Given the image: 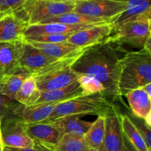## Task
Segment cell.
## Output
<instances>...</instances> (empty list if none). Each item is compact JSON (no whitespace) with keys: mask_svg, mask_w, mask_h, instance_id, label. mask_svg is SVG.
Instances as JSON below:
<instances>
[{"mask_svg":"<svg viewBox=\"0 0 151 151\" xmlns=\"http://www.w3.org/2000/svg\"><path fill=\"white\" fill-rule=\"evenodd\" d=\"M117 47L109 40L84 49L82 54L71 65L78 77L86 76L98 81L103 88V94L114 103L120 100L119 81L120 58Z\"/></svg>","mask_w":151,"mask_h":151,"instance_id":"obj_1","label":"cell"},{"mask_svg":"<svg viewBox=\"0 0 151 151\" xmlns=\"http://www.w3.org/2000/svg\"><path fill=\"white\" fill-rule=\"evenodd\" d=\"M151 83V52L144 48L129 52L120 58L119 94L125 97L128 92Z\"/></svg>","mask_w":151,"mask_h":151,"instance_id":"obj_2","label":"cell"},{"mask_svg":"<svg viewBox=\"0 0 151 151\" xmlns=\"http://www.w3.org/2000/svg\"><path fill=\"white\" fill-rule=\"evenodd\" d=\"M114 103L109 100L102 92L85 94L60 103L47 120H53L68 115H97L105 116L112 108Z\"/></svg>","mask_w":151,"mask_h":151,"instance_id":"obj_3","label":"cell"},{"mask_svg":"<svg viewBox=\"0 0 151 151\" xmlns=\"http://www.w3.org/2000/svg\"><path fill=\"white\" fill-rule=\"evenodd\" d=\"M150 24L151 16H144L119 24H114L113 32L109 36V40L119 51L122 50L124 44L142 49L145 41L151 36Z\"/></svg>","mask_w":151,"mask_h":151,"instance_id":"obj_4","label":"cell"},{"mask_svg":"<svg viewBox=\"0 0 151 151\" xmlns=\"http://www.w3.org/2000/svg\"><path fill=\"white\" fill-rule=\"evenodd\" d=\"M76 4L62 3L48 0H30L19 13L16 14L29 25L38 24L55 16L73 11Z\"/></svg>","mask_w":151,"mask_h":151,"instance_id":"obj_5","label":"cell"},{"mask_svg":"<svg viewBox=\"0 0 151 151\" xmlns=\"http://www.w3.org/2000/svg\"><path fill=\"white\" fill-rule=\"evenodd\" d=\"M127 5V2L118 0H85L77 3L73 12L114 23L126 10Z\"/></svg>","mask_w":151,"mask_h":151,"instance_id":"obj_6","label":"cell"},{"mask_svg":"<svg viewBox=\"0 0 151 151\" xmlns=\"http://www.w3.org/2000/svg\"><path fill=\"white\" fill-rule=\"evenodd\" d=\"M105 137L102 149L105 151L123 150V133L119 109L114 104L105 114Z\"/></svg>","mask_w":151,"mask_h":151,"instance_id":"obj_7","label":"cell"},{"mask_svg":"<svg viewBox=\"0 0 151 151\" xmlns=\"http://www.w3.org/2000/svg\"><path fill=\"white\" fill-rule=\"evenodd\" d=\"M1 137L3 147L25 148L35 145V142L25 132L22 120L18 117L7 119L1 124Z\"/></svg>","mask_w":151,"mask_h":151,"instance_id":"obj_8","label":"cell"},{"mask_svg":"<svg viewBox=\"0 0 151 151\" xmlns=\"http://www.w3.org/2000/svg\"><path fill=\"white\" fill-rule=\"evenodd\" d=\"M113 29L114 24L111 23L94 25L72 34L67 42L84 50L106 41L111 35Z\"/></svg>","mask_w":151,"mask_h":151,"instance_id":"obj_9","label":"cell"},{"mask_svg":"<svg viewBox=\"0 0 151 151\" xmlns=\"http://www.w3.org/2000/svg\"><path fill=\"white\" fill-rule=\"evenodd\" d=\"M32 77L35 79L37 88L40 91L65 88L78 80V75L71 69V66Z\"/></svg>","mask_w":151,"mask_h":151,"instance_id":"obj_10","label":"cell"},{"mask_svg":"<svg viewBox=\"0 0 151 151\" xmlns=\"http://www.w3.org/2000/svg\"><path fill=\"white\" fill-rule=\"evenodd\" d=\"M58 60L59 59L47 56L24 41L23 51L19 59V69L31 75Z\"/></svg>","mask_w":151,"mask_h":151,"instance_id":"obj_11","label":"cell"},{"mask_svg":"<svg viewBox=\"0 0 151 151\" xmlns=\"http://www.w3.org/2000/svg\"><path fill=\"white\" fill-rule=\"evenodd\" d=\"M22 125L27 134L34 142L50 147L54 146L63 136L50 122L26 123L22 121Z\"/></svg>","mask_w":151,"mask_h":151,"instance_id":"obj_12","label":"cell"},{"mask_svg":"<svg viewBox=\"0 0 151 151\" xmlns=\"http://www.w3.org/2000/svg\"><path fill=\"white\" fill-rule=\"evenodd\" d=\"M23 41L0 43V67L6 76L19 69V59L23 51Z\"/></svg>","mask_w":151,"mask_h":151,"instance_id":"obj_13","label":"cell"},{"mask_svg":"<svg viewBox=\"0 0 151 151\" xmlns=\"http://www.w3.org/2000/svg\"><path fill=\"white\" fill-rule=\"evenodd\" d=\"M29 24L16 15H9L0 19V43L23 41Z\"/></svg>","mask_w":151,"mask_h":151,"instance_id":"obj_14","label":"cell"},{"mask_svg":"<svg viewBox=\"0 0 151 151\" xmlns=\"http://www.w3.org/2000/svg\"><path fill=\"white\" fill-rule=\"evenodd\" d=\"M26 42L39 50L47 56L55 59H65L78 57L82 54L84 50L83 49L80 48L67 41L61 43H38L34 41H26Z\"/></svg>","mask_w":151,"mask_h":151,"instance_id":"obj_15","label":"cell"},{"mask_svg":"<svg viewBox=\"0 0 151 151\" xmlns=\"http://www.w3.org/2000/svg\"><path fill=\"white\" fill-rule=\"evenodd\" d=\"M85 94L81 83L78 80L65 88L40 91L39 97L32 106L49 103H63Z\"/></svg>","mask_w":151,"mask_h":151,"instance_id":"obj_16","label":"cell"},{"mask_svg":"<svg viewBox=\"0 0 151 151\" xmlns=\"http://www.w3.org/2000/svg\"><path fill=\"white\" fill-rule=\"evenodd\" d=\"M58 103H49L24 106L20 104L14 111L15 116L26 123H37L47 120Z\"/></svg>","mask_w":151,"mask_h":151,"instance_id":"obj_17","label":"cell"},{"mask_svg":"<svg viewBox=\"0 0 151 151\" xmlns=\"http://www.w3.org/2000/svg\"><path fill=\"white\" fill-rule=\"evenodd\" d=\"M94 25L97 24H66L61 23H50L29 25L25 31L24 38L31 35H43V34H53V35L73 34L78 31L90 27Z\"/></svg>","mask_w":151,"mask_h":151,"instance_id":"obj_18","label":"cell"},{"mask_svg":"<svg viewBox=\"0 0 151 151\" xmlns=\"http://www.w3.org/2000/svg\"><path fill=\"white\" fill-rule=\"evenodd\" d=\"M82 115H68L57 118L53 120L48 121L52 124L58 131L61 133L62 135L66 134H75L83 137L84 134L87 132L91 127V122L83 120L81 119Z\"/></svg>","mask_w":151,"mask_h":151,"instance_id":"obj_19","label":"cell"},{"mask_svg":"<svg viewBox=\"0 0 151 151\" xmlns=\"http://www.w3.org/2000/svg\"><path fill=\"white\" fill-rule=\"evenodd\" d=\"M125 97L128 100L133 114L145 119L151 114V97L143 88L133 90Z\"/></svg>","mask_w":151,"mask_h":151,"instance_id":"obj_20","label":"cell"},{"mask_svg":"<svg viewBox=\"0 0 151 151\" xmlns=\"http://www.w3.org/2000/svg\"><path fill=\"white\" fill-rule=\"evenodd\" d=\"M127 2V8L117 19L114 24L135 20L144 16H151V0H118Z\"/></svg>","mask_w":151,"mask_h":151,"instance_id":"obj_21","label":"cell"},{"mask_svg":"<svg viewBox=\"0 0 151 151\" xmlns=\"http://www.w3.org/2000/svg\"><path fill=\"white\" fill-rule=\"evenodd\" d=\"M50 23H61L66 24H102L112 23L110 20L99 18L91 17L86 15L80 14L75 12H69L60 16H55L41 22L38 24Z\"/></svg>","mask_w":151,"mask_h":151,"instance_id":"obj_22","label":"cell"},{"mask_svg":"<svg viewBox=\"0 0 151 151\" xmlns=\"http://www.w3.org/2000/svg\"><path fill=\"white\" fill-rule=\"evenodd\" d=\"M105 137V116H98L83 135V139L91 149H101Z\"/></svg>","mask_w":151,"mask_h":151,"instance_id":"obj_23","label":"cell"},{"mask_svg":"<svg viewBox=\"0 0 151 151\" xmlns=\"http://www.w3.org/2000/svg\"><path fill=\"white\" fill-rule=\"evenodd\" d=\"M29 76H30V75L22 72L21 69H19L13 75H7L0 83V93L10 99L15 100L16 93L22 86L24 81Z\"/></svg>","mask_w":151,"mask_h":151,"instance_id":"obj_24","label":"cell"},{"mask_svg":"<svg viewBox=\"0 0 151 151\" xmlns=\"http://www.w3.org/2000/svg\"><path fill=\"white\" fill-rule=\"evenodd\" d=\"M121 125H122V133L128 138L130 142L139 151H147L148 147L143 139L139 131L135 128L132 122L130 121L128 116L124 113H121L119 110Z\"/></svg>","mask_w":151,"mask_h":151,"instance_id":"obj_25","label":"cell"},{"mask_svg":"<svg viewBox=\"0 0 151 151\" xmlns=\"http://www.w3.org/2000/svg\"><path fill=\"white\" fill-rule=\"evenodd\" d=\"M54 151H88L91 150L83 137L75 134H63L58 142L51 147Z\"/></svg>","mask_w":151,"mask_h":151,"instance_id":"obj_26","label":"cell"},{"mask_svg":"<svg viewBox=\"0 0 151 151\" xmlns=\"http://www.w3.org/2000/svg\"><path fill=\"white\" fill-rule=\"evenodd\" d=\"M40 91L37 88L35 79L29 76L22 83L15 96V100L24 106H32L38 99Z\"/></svg>","mask_w":151,"mask_h":151,"instance_id":"obj_27","label":"cell"},{"mask_svg":"<svg viewBox=\"0 0 151 151\" xmlns=\"http://www.w3.org/2000/svg\"><path fill=\"white\" fill-rule=\"evenodd\" d=\"M20 105L15 100H12L0 93V121L1 124L7 119L17 117L14 111Z\"/></svg>","mask_w":151,"mask_h":151,"instance_id":"obj_28","label":"cell"},{"mask_svg":"<svg viewBox=\"0 0 151 151\" xmlns=\"http://www.w3.org/2000/svg\"><path fill=\"white\" fill-rule=\"evenodd\" d=\"M125 114L128 119H130L133 125L135 126V128L139 131L141 135L142 136L143 139H144L146 145H147V147L149 149H151V132H150V128L148 125L146 124L145 121L144 119L138 117V116H135L133 114L132 112L129 111L127 109L125 110Z\"/></svg>","mask_w":151,"mask_h":151,"instance_id":"obj_29","label":"cell"},{"mask_svg":"<svg viewBox=\"0 0 151 151\" xmlns=\"http://www.w3.org/2000/svg\"><path fill=\"white\" fill-rule=\"evenodd\" d=\"M30 0H0V19L9 15H16Z\"/></svg>","mask_w":151,"mask_h":151,"instance_id":"obj_30","label":"cell"},{"mask_svg":"<svg viewBox=\"0 0 151 151\" xmlns=\"http://www.w3.org/2000/svg\"><path fill=\"white\" fill-rule=\"evenodd\" d=\"M72 34L66 35H53V34H43V35H31L25 37L24 41H34L38 43H61L66 42Z\"/></svg>","mask_w":151,"mask_h":151,"instance_id":"obj_31","label":"cell"},{"mask_svg":"<svg viewBox=\"0 0 151 151\" xmlns=\"http://www.w3.org/2000/svg\"><path fill=\"white\" fill-rule=\"evenodd\" d=\"M4 151H54L50 147L35 142V145L32 147H25V148H13V147H3Z\"/></svg>","mask_w":151,"mask_h":151,"instance_id":"obj_32","label":"cell"},{"mask_svg":"<svg viewBox=\"0 0 151 151\" xmlns=\"http://www.w3.org/2000/svg\"><path fill=\"white\" fill-rule=\"evenodd\" d=\"M122 151H139L130 142L126 137L123 134V150Z\"/></svg>","mask_w":151,"mask_h":151,"instance_id":"obj_33","label":"cell"},{"mask_svg":"<svg viewBox=\"0 0 151 151\" xmlns=\"http://www.w3.org/2000/svg\"><path fill=\"white\" fill-rule=\"evenodd\" d=\"M48 1H54L62 3H73V4H77V3L80 2V1H85V0H48Z\"/></svg>","mask_w":151,"mask_h":151,"instance_id":"obj_34","label":"cell"},{"mask_svg":"<svg viewBox=\"0 0 151 151\" xmlns=\"http://www.w3.org/2000/svg\"><path fill=\"white\" fill-rule=\"evenodd\" d=\"M150 41H151V36L149 37V38L147 39V41H145V45H144V47H143V48H144L145 50H147V51L150 52H151V50H150Z\"/></svg>","mask_w":151,"mask_h":151,"instance_id":"obj_35","label":"cell"},{"mask_svg":"<svg viewBox=\"0 0 151 151\" xmlns=\"http://www.w3.org/2000/svg\"><path fill=\"white\" fill-rule=\"evenodd\" d=\"M143 88H144L145 91H146V93L147 94V95H148L149 97H151V83H149V84H147V85H146L145 86L143 87Z\"/></svg>","mask_w":151,"mask_h":151,"instance_id":"obj_36","label":"cell"},{"mask_svg":"<svg viewBox=\"0 0 151 151\" xmlns=\"http://www.w3.org/2000/svg\"><path fill=\"white\" fill-rule=\"evenodd\" d=\"M5 77H6V75H4V72H3L2 69H1V67H0V83L2 82L3 80L4 79V78H5Z\"/></svg>","mask_w":151,"mask_h":151,"instance_id":"obj_37","label":"cell"},{"mask_svg":"<svg viewBox=\"0 0 151 151\" xmlns=\"http://www.w3.org/2000/svg\"><path fill=\"white\" fill-rule=\"evenodd\" d=\"M0 150L3 151V146L2 143H1V129H0Z\"/></svg>","mask_w":151,"mask_h":151,"instance_id":"obj_38","label":"cell"},{"mask_svg":"<svg viewBox=\"0 0 151 151\" xmlns=\"http://www.w3.org/2000/svg\"><path fill=\"white\" fill-rule=\"evenodd\" d=\"M88 151H105V150L101 148V149H97V150H95V149H91V150H89Z\"/></svg>","mask_w":151,"mask_h":151,"instance_id":"obj_39","label":"cell"},{"mask_svg":"<svg viewBox=\"0 0 151 151\" xmlns=\"http://www.w3.org/2000/svg\"><path fill=\"white\" fill-rule=\"evenodd\" d=\"M0 129H1V121H0Z\"/></svg>","mask_w":151,"mask_h":151,"instance_id":"obj_40","label":"cell"},{"mask_svg":"<svg viewBox=\"0 0 151 151\" xmlns=\"http://www.w3.org/2000/svg\"><path fill=\"white\" fill-rule=\"evenodd\" d=\"M0 151H1V150H0Z\"/></svg>","mask_w":151,"mask_h":151,"instance_id":"obj_41","label":"cell"},{"mask_svg":"<svg viewBox=\"0 0 151 151\" xmlns=\"http://www.w3.org/2000/svg\"><path fill=\"white\" fill-rule=\"evenodd\" d=\"M3 151H4V150H3Z\"/></svg>","mask_w":151,"mask_h":151,"instance_id":"obj_42","label":"cell"}]
</instances>
